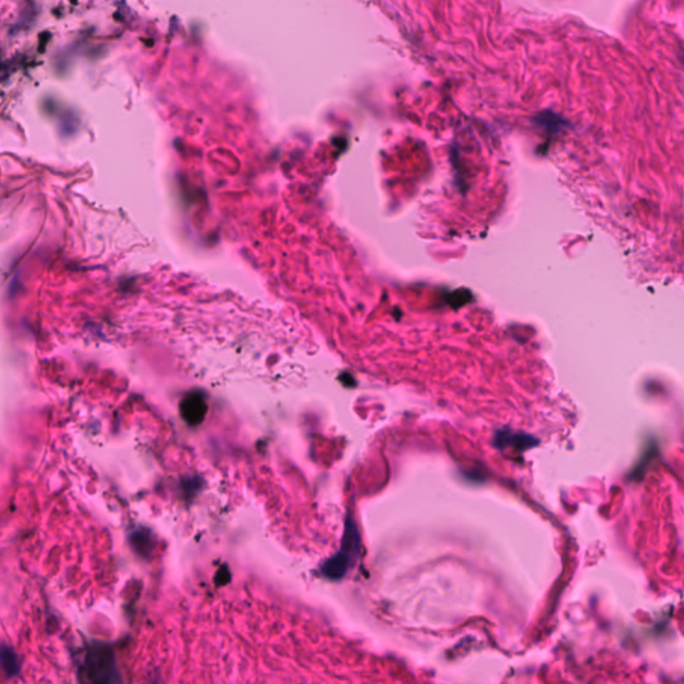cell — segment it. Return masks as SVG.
Masks as SVG:
<instances>
[{
  "label": "cell",
  "instance_id": "6da1fadb",
  "mask_svg": "<svg viewBox=\"0 0 684 684\" xmlns=\"http://www.w3.org/2000/svg\"><path fill=\"white\" fill-rule=\"evenodd\" d=\"M206 411H207L206 400L203 394L200 392L189 393L180 404V413L190 425L201 424V421L206 416Z\"/></svg>",
  "mask_w": 684,
  "mask_h": 684
}]
</instances>
